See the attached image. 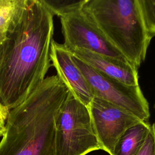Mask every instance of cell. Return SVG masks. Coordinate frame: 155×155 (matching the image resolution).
I'll list each match as a JSON object with an SVG mask.
<instances>
[{
    "mask_svg": "<svg viewBox=\"0 0 155 155\" xmlns=\"http://www.w3.org/2000/svg\"><path fill=\"white\" fill-rule=\"evenodd\" d=\"M154 110H155V102H154Z\"/></svg>",
    "mask_w": 155,
    "mask_h": 155,
    "instance_id": "ac0fdd59",
    "label": "cell"
},
{
    "mask_svg": "<svg viewBox=\"0 0 155 155\" xmlns=\"http://www.w3.org/2000/svg\"><path fill=\"white\" fill-rule=\"evenodd\" d=\"M82 10L105 38L138 69L145 59L151 40L138 0H87Z\"/></svg>",
    "mask_w": 155,
    "mask_h": 155,
    "instance_id": "3957f363",
    "label": "cell"
},
{
    "mask_svg": "<svg viewBox=\"0 0 155 155\" xmlns=\"http://www.w3.org/2000/svg\"><path fill=\"white\" fill-rule=\"evenodd\" d=\"M5 131V122L0 121V137H2Z\"/></svg>",
    "mask_w": 155,
    "mask_h": 155,
    "instance_id": "2e32d148",
    "label": "cell"
},
{
    "mask_svg": "<svg viewBox=\"0 0 155 155\" xmlns=\"http://www.w3.org/2000/svg\"><path fill=\"white\" fill-rule=\"evenodd\" d=\"M71 54L97 71L126 85L137 86L138 69L129 62L85 50H74Z\"/></svg>",
    "mask_w": 155,
    "mask_h": 155,
    "instance_id": "9c48e42d",
    "label": "cell"
},
{
    "mask_svg": "<svg viewBox=\"0 0 155 155\" xmlns=\"http://www.w3.org/2000/svg\"><path fill=\"white\" fill-rule=\"evenodd\" d=\"M52 13L59 18L82 9L87 0L80 1H53L43 0Z\"/></svg>",
    "mask_w": 155,
    "mask_h": 155,
    "instance_id": "7c38bea8",
    "label": "cell"
},
{
    "mask_svg": "<svg viewBox=\"0 0 155 155\" xmlns=\"http://www.w3.org/2000/svg\"><path fill=\"white\" fill-rule=\"evenodd\" d=\"M68 90L58 76L45 77L8 111L0 155H56V125Z\"/></svg>",
    "mask_w": 155,
    "mask_h": 155,
    "instance_id": "7a4b0ae2",
    "label": "cell"
},
{
    "mask_svg": "<svg viewBox=\"0 0 155 155\" xmlns=\"http://www.w3.org/2000/svg\"><path fill=\"white\" fill-rule=\"evenodd\" d=\"M1 56H2V52H1V45L0 44V62L1 61Z\"/></svg>",
    "mask_w": 155,
    "mask_h": 155,
    "instance_id": "e0dca14e",
    "label": "cell"
},
{
    "mask_svg": "<svg viewBox=\"0 0 155 155\" xmlns=\"http://www.w3.org/2000/svg\"><path fill=\"white\" fill-rule=\"evenodd\" d=\"M59 18L63 45L68 51L85 50L128 62L90 22L82 9Z\"/></svg>",
    "mask_w": 155,
    "mask_h": 155,
    "instance_id": "8992f818",
    "label": "cell"
},
{
    "mask_svg": "<svg viewBox=\"0 0 155 155\" xmlns=\"http://www.w3.org/2000/svg\"><path fill=\"white\" fill-rule=\"evenodd\" d=\"M88 107L101 150L110 155H113L114 147L125 131L142 121L123 108L97 97H94Z\"/></svg>",
    "mask_w": 155,
    "mask_h": 155,
    "instance_id": "52a82bcc",
    "label": "cell"
},
{
    "mask_svg": "<svg viewBox=\"0 0 155 155\" xmlns=\"http://www.w3.org/2000/svg\"><path fill=\"white\" fill-rule=\"evenodd\" d=\"M24 0H0V44L6 39L12 20Z\"/></svg>",
    "mask_w": 155,
    "mask_h": 155,
    "instance_id": "8fae6325",
    "label": "cell"
},
{
    "mask_svg": "<svg viewBox=\"0 0 155 155\" xmlns=\"http://www.w3.org/2000/svg\"><path fill=\"white\" fill-rule=\"evenodd\" d=\"M73 58L90 85L94 97L123 108L142 121L148 122L149 104L139 85H126L97 71L73 55Z\"/></svg>",
    "mask_w": 155,
    "mask_h": 155,
    "instance_id": "5b68a950",
    "label": "cell"
},
{
    "mask_svg": "<svg viewBox=\"0 0 155 155\" xmlns=\"http://www.w3.org/2000/svg\"><path fill=\"white\" fill-rule=\"evenodd\" d=\"M54 15L43 0H24L1 45L0 102L16 107L45 78L53 40Z\"/></svg>",
    "mask_w": 155,
    "mask_h": 155,
    "instance_id": "6da1fadb",
    "label": "cell"
},
{
    "mask_svg": "<svg viewBox=\"0 0 155 155\" xmlns=\"http://www.w3.org/2000/svg\"><path fill=\"white\" fill-rule=\"evenodd\" d=\"M137 155H155V123L151 124L145 142Z\"/></svg>",
    "mask_w": 155,
    "mask_h": 155,
    "instance_id": "5bb4252c",
    "label": "cell"
},
{
    "mask_svg": "<svg viewBox=\"0 0 155 155\" xmlns=\"http://www.w3.org/2000/svg\"><path fill=\"white\" fill-rule=\"evenodd\" d=\"M151 124L140 121L127 130L117 142L113 155H137L150 131Z\"/></svg>",
    "mask_w": 155,
    "mask_h": 155,
    "instance_id": "30bf717a",
    "label": "cell"
},
{
    "mask_svg": "<svg viewBox=\"0 0 155 155\" xmlns=\"http://www.w3.org/2000/svg\"><path fill=\"white\" fill-rule=\"evenodd\" d=\"M8 111L0 102V121H2L3 122H5L7 116Z\"/></svg>",
    "mask_w": 155,
    "mask_h": 155,
    "instance_id": "9a60e30c",
    "label": "cell"
},
{
    "mask_svg": "<svg viewBox=\"0 0 155 155\" xmlns=\"http://www.w3.org/2000/svg\"><path fill=\"white\" fill-rule=\"evenodd\" d=\"M144 25L150 39L155 36V0H138Z\"/></svg>",
    "mask_w": 155,
    "mask_h": 155,
    "instance_id": "4fadbf2b",
    "label": "cell"
},
{
    "mask_svg": "<svg viewBox=\"0 0 155 155\" xmlns=\"http://www.w3.org/2000/svg\"><path fill=\"white\" fill-rule=\"evenodd\" d=\"M50 59L56 75L68 91L81 102L88 107L94 98L93 91L81 70L75 64L71 53L63 44L54 39L51 44Z\"/></svg>",
    "mask_w": 155,
    "mask_h": 155,
    "instance_id": "ba28073f",
    "label": "cell"
},
{
    "mask_svg": "<svg viewBox=\"0 0 155 155\" xmlns=\"http://www.w3.org/2000/svg\"><path fill=\"white\" fill-rule=\"evenodd\" d=\"M56 155H86L101 150L88 107L69 91L56 125Z\"/></svg>",
    "mask_w": 155,
    "mask_h": 155,
    "instance_id": "277c9868",
    "label": "cell"
}]
</instances>
